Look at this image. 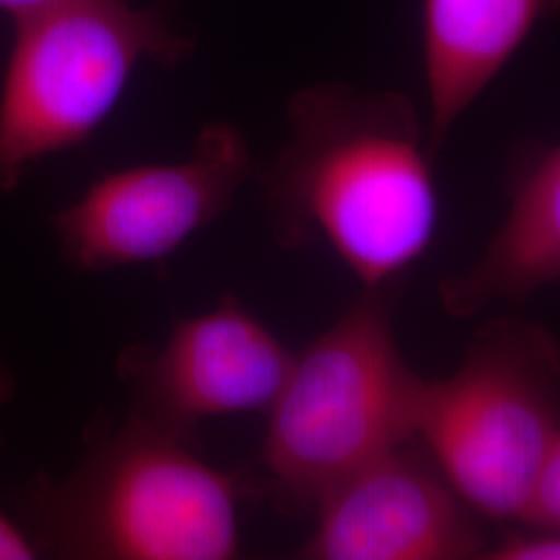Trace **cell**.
<instances>
[{
	"label": "cell",
	"mask_w": 560,
	"mask_h": 560,
	"mask_svg": "<svg viewBox=\"0 0 560 560\" xmlns=\"http://www.w3.org/2000/svg\"><path fill=\"white\" fill-rule=\"evenodd\" d=\"M15 388H18L15 374H13V370L9 368V363H7V360H4L2 353H0V411L13 400V397H15ZM0 442H2V436H0Z\"/></svg>",
	"instance_id": "14"
},
{
	"label": "cell",
	"mask_w": 560,
	"mask_h": 560,
	"mask_svg": "<svg viewBox=\"0 0 560 560\" xmlns=\"http://www.w3.org/2000/svg\"><path fill=\"white\" fill-rule=\"evenodd\" d=\"M548 20H560V0H421L425 125L434 156Z\"/></svg>",
	"instance_id": "10"
},
{
	"label": "cell",
	"mask_w": 560,
	"mask_h": 560,
	"mask_svg": "<svg viewBox=\"0 0 560 560\" xmlns=\"http://www.w3.org/2000/svg\"><path fill=\"white\" fill-rule=\"evenodd\" d=\"M486 560H560V534L515 527L490 544Z\"/></svg>",
	"instance_id": "12"
},
{
	"label": "cell",
	"mask_w": 560,
	"mask_h": 560,
	"mask_svg": "<svg viewBox=\"0 0 560 560\" xmlns=\"http://www.w3.org/2000/svg\"><path fill=\"white\" fill-rule=\"evenodd\" d=\"M560 441V340L540 322H481L455 372L425 378L418 442L480 517L521 525Z\"/></svg>",
	"instance_id": "4"
},
{
	"label": "cell",
	"mask_w": 560,
	"mask_h": 560,
	"mask_svg": "<svg viewBox=\"0 0 560 560\" xmlns=\"http://www.w3.org/2000/svg\"><path fill=\"white\" fill-rule=\"evenodd\" d=\"M40 557V548L27 527L0 513V560H34Z\"/></svg>",
	"instance_id": "13"
},
{
	"label": "cell",
	"mask_w": 560,
	"mask_h": 560,
	"mask_svg": "<svg viewBox=\"0 0 560 560\" xmlns=\"http://www.w3.org/2000/svg\"><path fill=\"white\" fill-rule=\"evenodd\" d=\"M249 143L233 122L201 127L185 161L106 173L50 219L75 272H108L173 256L219 221L254 179Z\"/></svg>",
	"instance_id": "6"
},
{
	"label": "cell",
	"mask_w": 560,
	"mask_h": 560,
	"mask_svg": "<svg viewBox=\"0 0 560 560\" xmlns=\"http://www.w3.org/2000/svg\"><path fill=\"white\" fill-rule=\"evenodd\" d=\"M423 384L400 353L388 289H363L295 353L266 413L264 492L287 515L314 513L351 474L418 441Z\"/></svg>",
	"instance_id": "3"
},
{
	"label": "cell",
	"mask_w": 560,
	"mask_h": 560,
	"mask_svg": "<svg viewBox=\"0 0 560 560\" xmlns=\"http://www.w3.org/2000/svg\"><path fill=\"white\" fill-rule=\"evenodd\" d=\"M15 21L0 83V196L38 162L90 140L141 60L194 52L171 13L129 0H50Z\"/></svg>",
	"instance_id": "5"
},
{
	"label": "cell",
	"mask_w": 560,
	"mask_h": 560,
	"mask_svg": "<svg viewBox=\"0 0 560 560\" xmlns=\"http://www.w3.org/2000/svg\"><path fill=\"white\" fill-rule=\"evenodd\" d=\"M295 559L486 560L480 517L420 442L368 463L316 506Z\"/></svg>",
	"instance_id": "8"
},
{
	"label": "cell",
	"mask_w": 560,
	"mask_h": 560,
	"mask_svg": "<svg viewBox=\"0 0 560 560\" xmlns=\"http://www.w3.org/2000/svg\"><path fill=\"white\" fill-rule=\"evenodd\" d=\"M517 527L560 534V441L541 469L525 520Z\"/></svg>",
	"instance_id": "11"
},
{
	"label": "cell",
	"mask_w": 560,
	"mask_h": 560,
	"mask_svg": "<svg viewBox=\"0 0 560 560\" xmlns=\"http://www.w3.org/2000/svg\"><path fill=\"white\" fill-rule=\"evenodd\" d=\"M293 361L243 301L224 295L210 312L177 322L159 347L122 349L117 374L131 395L129 413L191 444L201 421L268 413Z\"/></svg>",
	"instance_id": "7"
},
{
	"label": "cell",
	"mask_w": 560,
	"mask_h": 560,
	"mask_svg": "<svg viewBox=\"0 0 560 560\" xmlns=\"http://www.w3.org/2000/svg\"><path fill=\"white\" fill-rule=\"evenodd\" d=\"M75 469L38 474L23 490L42 557L78 560H231L240 557L245 483L129 413L96 421Z\"/></svg>",
	"instance_id": "2"
},
{
	"label": "cell",
	"mask_w": 560,
	"mask_h": 560,
	"mask_svg": "<svg viewBox=\"0 0 560 560\" xmlns=\"http://www.w3.org/2000/svg\"><path fill=\"white\" fill-rule=\"evenodd\" d=\"M289 138L256 164L272 235L326 245L363 289H390L439 229L434 152L416 102L320 81L289 102Z\"/></svg>",
	"instance_id": "1"
},
{
	"label": "cell",
	"mask_w": 560,
	"mask_h": 560,
	"mask_svg": "<svg viewBox=\"0 0 560 560\" xmlns=\"http://www.w3.org/2000/svg\"><path fill=\"white\" fill-rule=\"evenodd\" d=\"M179 0H159L156 4L161 7V9H164V11H168V13H173V9H175V4H177Z\"/></svg>",
	"instance_id": "16"
},
{
	"label": "cell",
	"mask_w": 560,
	"mask_h": 560,
	"mask_svg": "<svg viewBox=\"0 0 560 560\" xmlns=\"http://www.w3.org/2000/svg\"><path fill=\"white\" fill-rule=\"evenodd\" d=\"M560 282V143L527 148L509 177V208L480 256L442 280V310L457 320L521 303Z\"/></svg>",
	"instance_id": "9"
},
{
	"label": "cell",
	"mask_w": 560,
	"mask_h": 560,
	"mask_svg": "<svg viewBox=\"0 0 560 560\" xmlns=\"http://www.w3.org/2000/svg\"><path fill=\"white\" fill-rule=\"evenodd\" d=\"M46 2H50V0H0V11L9 13L13 20H18L20 15H25Z\"/></svg>",
	"instance_id": "15"
}]
</instances>
